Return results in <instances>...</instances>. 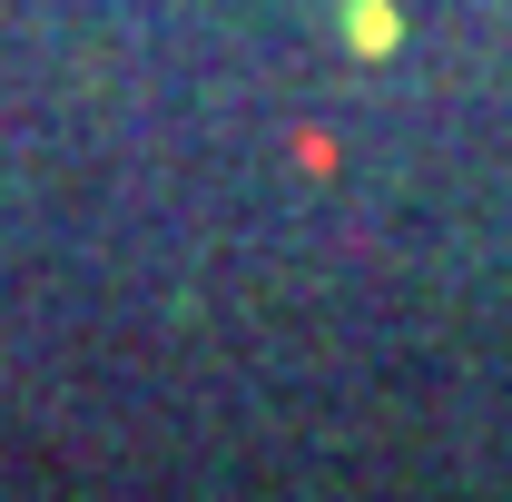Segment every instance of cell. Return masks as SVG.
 I'll return each instance as SVG.
<instances>
[]
</instances>
